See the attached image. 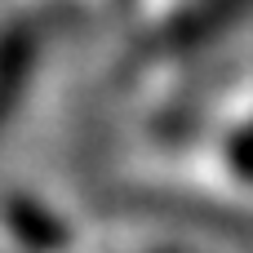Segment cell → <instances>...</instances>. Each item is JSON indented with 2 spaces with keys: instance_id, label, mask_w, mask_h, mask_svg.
<instances>
[{
  "instance_id": "cell-1",
  "label": "cell",
  "mask_w": 253,
  "mask_h": 253,
  "mask_svg": "<svg viewBox=\"0 0 253 253\" xmlns=\"http://www.w3.org/2000/svg\"><path fill=\"white\" fill-rule=\"evenodd\" d=\"M4 227L27 249H62L67 245V227L53 213H44L36 200H27V196H9L4 200Z\"/></svg>"
}]
</instances>
